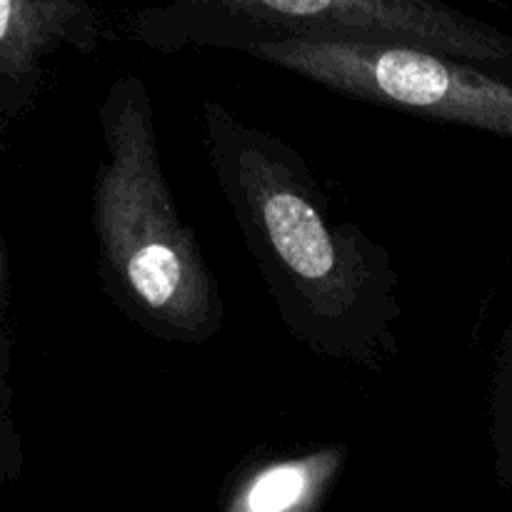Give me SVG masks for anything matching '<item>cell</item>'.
<instances>
[{
    "instance_id": "cell-1",
    "label": "cell",
    "mask_w": 512,
    "mask_h": 512,
    "mask_svg": "<svg viewBox=\"0 0 512 512\" xmlns=\"http://www.w3.org/2000/svg\"><path fill=\"white\" fill-rule=\"evenodd\" d=\"M213 178L278 318L318 358L368 373L400 353V275L388 248L333 213L308 160L220 100L200 105Z\"/></svg>"
},
{
    "instance_id": "cell-2",
    "label": "cell",
    "mask_w": 512,
    "mask_h": 512,
    "mask_svg": "<svg viewBox=\"0 0 512 512\" xmlns=\"http://www.w3.org/2000/svg\"><path fill=\"white\" fill-rule=\"evenodd\" d=\"M105 153L93 178L95 263L110 303L165 343L198 345L223 330L225 305L195 230L165 180L153 98L123 73L98 105Z\"/></svg>"
},
{
    "instance_id": "cell-3",
    "label": "cell",
    "mask_w": 512,
    "mask_h": 512,
    "mask_svg": "<svg viewBox=\"0 0 512 512\" xmlns=\"http://www.w3.org/2000/svg\"><path fill=\"white\" fill-rule=\"evenodd\" d=\"M128 33L158 53L223 50L245 35L403 43L475 65L512 60V38L443 0H160Z\"/></svg>"
},
{
    "instance_id": "cell-4",
    "label": "cell",
    "mask_w": 512,
    "mask_h": 512,
    "mask_svg": "<svg viewBox=\"0 0 512 512\" xmlns=\"http://www.w3.org/2000/svg\"><path fill=\"white\" fill-rule=\"evenodd\" d=\"M223 50L283 68L360 103L512 140V85L483 65L403 43L245 35Z\"/></svg>"
},
{
    "instance_id": "cell-5",
    "label": "cell",
    "mask_w": 512,
    "mask_h": 512,
    "mask_svg": "<svg viewBox=\"0 0 512 512\" xmlns=\"http://www.w3.org/2000/svg\"><path fill=\"white\" fill-rule=\"evenodd\" d=\"M103 38L93 0H0V148L43 95L48 60L65 48L88 55Z\"/></svg>"
},
{
    "instance_id": "cell-6",
    "label": "cell",
    "mask_w": 512,
    "mask_h": 512,
    "mask_svg": "<svg viewBox=\"0 0 512 512\" xmlns=\"http://www.w3.org/2000/svg\"><path fill=\"white\" fill-rule=\"evenodd\" d=\"M345 455V448H320L250 463L225 485L220 508L235 512L318 508L338 480Z\"/></svg>"
},
{
    "instance_id": "cell-7",
    "label": "cell",
    "mask_w": 512,
    "mask_h": 512,
    "mask_svg": "<svg viewBox=\"0 0 512 512\" xmlns=\"http://www.w3.org/2000/svg\"><path fill=\"white\" fill-rule=\"evenodd\" d=\"M23 460V443L13 418V393L8 378H0V483L18 478Z\"/></svg>"
},
{
    "instance_id": "cell-8",
    "label": "cell",
    "mask_w": 512,
    "mask_h": 512,
    "mask_svg": "<svg viewBox=\"0 0 512 512\" xmlns=\"http://www.w3.org/2000/svg\"><path fill=\"white\" fill-rule=\"evenodd\" d=\"M8 298H10V268L8 248L0 235V378H8L13 368V338L8 328Z\"/></svg>"
}]
</instances>
